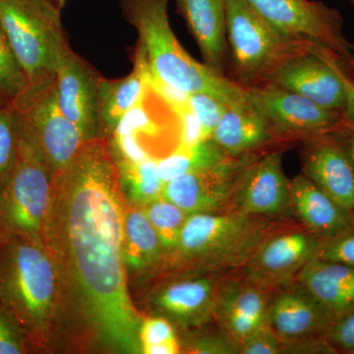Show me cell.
I'll list each match as a JSON object with an SVG mask.
<instances>
[{
	"label": "cell",
	"mask_w": 354,
	"mask_h": 354,
	"mask_svg": "<svg viewBox=\"0 0 354 354\" xmlns=\"http://www.w3.org/2000/svg\"><path fill=\"white\" fill-rule=\"evenodd\" d=\"M29 86L0 21V97L12 102Z\"/></svg>",
	"instance_id": "cell-29"
},
{
	"label": "cell",
	"mask_w": 354,
	"mask_h": 354,
	"mask_svg": "<svg viewBox=\"0 0 354 354\" xmlns=\"http://www.w3.org/2000/svg\"><path fill=\"white\" fill-rule=\"evenodd\" d=\"M230 158L212 138L190 146L179 145L158 160V176L165 184L183 174L221 164Z\"/></svg>",
	"instance_id": "cell-26"
},
{
	"label": "cell",
	"mask_w": 354,
	"mask_h": 354,
	"mask_svg": "<svg viewBox=\"0 0 354 354\" xmlns=\"http://www.w3.org/2000/svg\"><path fill=\"white\" fill-rule=\"evenodd\" d=\"M256 160L255 156L247 153L183 174L165 183L160 196L188 215L216 213L234 201L242 179Z\"/></svg>",
	"instance_id": "cell-11"
},
{
	"label": "cell",
	"mask_w": 354,
	"mask_h": 354,
	"mask_svg": "<svg viewBox=\"0 0 354 354\" xmlns=\"http://www.w3.org/2000/svg\"><path fill=\"white\" fill-rule=\"evenodd\" d=\"M295 279L335 318L354 308V266L312 259Z\"/></svg>",
	"instance_id": "cell-21"
},
{
	"label": "cell",
	"mask_w": 354,
	"mask_h": 354,
	"mask_svg": "<svg viewBox=\"0 0 354 354\" xmlns=\"http://www.w3.org/2000/svg\"><path fill=\"white\" fill-rule=\"evenodd\" d=\"M290 209L312 234L325 241L339 234L353 223L348 211L326 194L304 174L290 180Z\"/></svg>",
	"instance_id": "cell-20"
},
{
	"label": "cell",
	"mask_w": 354,
	"mask_h": 354,
	"mask_svg": "<svg viewBox=\"0 0 354 354\" xmlns=\"http://www.w3.org/2000/svg\"><path fill=\"white\" fill-rule=\"evenodd\" d=\"M169 0H120L123 17L136 29L153 82L189 95L205 93L228 106L247 102L245 87L216 73L187 53L172 31Z\"/></svg>",
	"instance_id": "cell-3"
},
{
	"label": "cell",
	"mask_w": 354,
	"mask_h": 354,
	"mask_svg": "<svg viewBox=\"0 0 354 354\" xmlns=\"http://www.w3.org/2000/svg\"><path fill=\"white\" fill-rule=\"evenodd\" d=\"M351 3H353V6H354V0H351Z\"/></svg>",
	"instance_id": "cell-44"
},
{
	"label": "cell",
	"mask_w": 354,
	"mask_h": 354,
	"mask_svg": "<svg viewBox=\"0 0 354 354\" xmlns=\"http://www.w3.org/2000/svg\"><path fill=\"white\" fill-rule=\"evenodd\" d=\"M270 302L262 286L249 281L228 283L218 291L214 312L225 335L239 348L247 337L268 324Z\"/></svg>",
	"instance_id": "cell-18"
},
{
	"label": "cell",
	"mask_w": 354,
	"mask_h": 354,
	"mask_svg": "<svg viewBox=\"0 0 354 354\" xmlns=\"http://www.w3.org/2000/svg\"><path fill=\"white\" fill-rule=\"evenodd\" d=\"M204 64L223 75L227 55V0H177Z\"/></svg>",
	"instance_id": "cell-19"
},
{
	"label": "cell",
	"mask_w": 354,
	"mask_h": 354,
	"mask_svg": "<svg viewBox=\"0 0 354 354\" xmlns=\"http://www.w3.org/2000/svg\"><path fill=\"white\" fill-rule=\"evenodd\" d=\"M150 78L145 57L137 46L134 68L129 75L118 80L102 77L99 88L101 137H111L123 116L140 101Z\"/></svg>",
	"instance_id": "cell-23"
},
{
	"label": "cell",
	"mask_w": 354,
	"mask_h": 354,
	"mask_svg": "<svg viewBox=\"0 0 354 354\" xmlns=\"http://www.w3.org/2000/svg\"><path fill=\"white\" fill-rule=\"evenodd\" d=\"M337 66L342 70V73L346 78H348L351 82L354 83V57L342 58L339 57L337 60Z\"/></svg>",
	"instance_id": "cell-40"
},
{
	"label": "cell",
	"mask_w": 354,
	"mask_h": 354,
	"mask_svg": "<svg viewBox=\"0 0 354 354\" xmlns=\"http://www.w3.org/2000/svg\"><path fill=\"white\" fill-rule=\"evenodd\" d=\"M342 76L346 90V106L344 111V123L346 129L354 131V83L346 78L342 72Z\"/></svg>",
	"instance_id": "cell-38"
},
{
	"label": "cell",
	"mask_w": 354,
	"mask_h": 354,
	"mask_svg": "<svg viewBox=\"0 0 354 354\" xmlns=\"http://www.w3.org/2000/svg\"><path fill=\"white\" fill-rule=\"evenodd\" d=\"M341 137L344 148H346V152H348L354 165V131L344 130V131L341 132Z\"/></svg>",
	"instance_id": "cell-41"
},
{
	"label": "cell",
	"mask_w": 354,
	"mask_h": 354,
	"mask_svg": "<svg viewBox=\"0 0 354 354\" xmlns=\"http://www.w3.org/2000/svg\"><path fill=\"white\" fill-rule=\"evenodd\" d=\"M218 288L214 279H189L169 283L155 295L156 306L185 325L205 322L215 310Z\"/></svg>",
	"instance_id": "cell-24"
},
{
	"label": "cell",
	"mask_w": 354,
	"mask_h": 354,
	"mask_svg": "<svg viewBox=\"0 0 354 354\" xmlns=\"http://www.w3.org/2000/svg\"><path fill=\"white\" fill-rule=\"evenodd\" d=\"M341 132L305 140L302 174L344 209L354 212V165Z\"/></svg>",
	"instance_id": "cell-15"
},
{
	"label": "cell",
	"mask_w": 354,
	"mask_h": 354,
	"mask_svg": "<svg viewBox=\"0 0 354 354\" xmlns=\"http://www.w3.org/2000/svg\"><path fill=\"white\" fill-rule=\"evenodd\" d=\"M17 139V116L12 104L0 106V197L12 169Z\"/></svg>",
	"instance_id": "cell-30"
},
{
	"label": "cell",
	"mask_w": 354,
	"mask_h": 354,
	"mask_svg": "<svg viewBox=\"0 0 354 354\" xmlns=\"http://www.w3.org/2000/svg\"><path fill=\"white\" fill-rule=\"evenodd\" d=\"M283 342L270 327L269 324L255 330L239 344V353L278 354L283 353Z\"/></svg>",
	"instance_id": "cell-35"
},
{
	"label": "cell",
	"mask_w": 354,
	"mask_h": 354,
	"mask_svg": "<svg viewBox=\"0 0 354 354\" xmlns=\"http://www.w3.org/2000/svg\"><path fill=\"white\" fill-rule=\"evenodd\" d=\"M165 255L157 232L142 207L125 203L123 215L122 259L134 271L150 269Z\"/></svg>",
	"instance_id": "cell-25"
},
{
	"label": "cell",
	"mask_w": 354,
	"mask_h": 354,
	"mask_svg": "<svg viewBox=\"0 0 354 354\" xmlns=\"http://www.w3.org/2000/svg\"><path fill=\"white\" fill-rule=\"evenodd\" d=\"M158 160L149 158L143 162H118L121 188L130 204L144 207L162 194V179L158 176Z\"/></svg>",
	"instance_id": "cell-27"
},
{
	"label": "cell",
	"mask_w": 354,
	"mask_h": 354,
	"mask_svg": "<svg viewBox=\"0 0 354 354\" xmlns=\"http://www.w3.org/2000/svg\"><path fill=\"white\" fill-rule=\"evenodd\" d=\"M180 353V346L178 341L164 342V344H153V346H142V353L144 354H177Z\"/></svg>",
	"instance_id": "cell-39"
},
{
	"label": "cell",
	"mask_w": 354,
	"mask_h": 354,
	"mask_svg": "<svg viewBox=\"0 0 354 354\" xmlns=\"http://www.w3.org/2000/svg\"><path fill=\"white\" fill-rule=\"evenodd\" d=\"M227 39L237 83L247 87L264 85L291 58L321 46L281 34L245 0H227Z\"/></svg>",
	"instance_id": "cell-6"
},
{
	"label": "cell",
	"mask_w": 354,
	"mask_h": 354,
	"mask_svg": "<svg viewBox=\"0 0 354 354\" xmlns=\"http://www.w3.org/2000/svg\"><path fill=\"white\" fill-rule=\"evenodd\" d=\"M53 0H0V21L28 82L57 75L70 48Z\"/></svg>",
	"instance_id": "cell-7"
},
{
	"label": "cell",
	"mask_w": 354,
	"mask_h": 354,
	"mask_svg": "<svg viewBox=\"0 0 354 354\" xmlns=\"http://www.w3.org/2000/svg\"><path fill=\"white\" fill-rule=\"evenodd\" d=\"M142 209L157 232L164 253L171 254L176 249L181 230L189 215L162 196Z\"/></svg>",
	"instance_id": "cell-28"
},
{
	"label": "cell",
	"mask_w": 354,
	"mask_h": 354,
	"mask_svg": "<svg viewBox=\"0 0 354 354\" xmlns=\"http://www.w3.org/2000/svg\"><path fill=\"white\" fill-rule=\"evenodd\" d=\"M66 1L67 0H53V2H55V3L57 4V6L59 7L60 9L64 8Z\"/></svg>",
	"instance_id": "cell-42"
},
{
	"label": "cell",
	"mask_w": 354,
	"mask_h": 354,
	"mask_svg": "<svg viewBox=\"0 0 354 354\" xmlns=\"http://www.w3.org/2000/svg\"><path fill=\"white\" fill-rule=\"evenodd\" d=\"M10 104V102H7L4 101V100L2 99L1 97H0V106H3V104Z\"/></svg>",
	"instance_id": "cell-43"
},
{
	"label": "cell",
	"mask_w": 354,
	"mask_h": 354,
	"mask_svg": "<svg viewBox=\"0 0 354 354\" xmlns=\"http://www.w3.org/2000/svg\"><path fill=\"white\" fill-rule=\"evenodd\" d=\"M339 57L332 50L317 46L281 65L266 84L302 95L323 108L344 113L346 90L337 64Z\"/></svg>",
	"instance_id": "cell-12"
},
{
	"label": "cell",
	"mask_w": 354,
	"mask_h": 354,
	"mask_svg": "<svg viewBox=\"0 0 354 354\" xmlns=\"http://www.w3.org/2000/svg\"><path fill=\"white\" fill-rule=\"evenodd\" d=\"M274 137L264 116L248 100L243 104L228 106L211 135L221 150L232 158L247 155Z\"/></svg>",
	"instance_id": "cell-22"
},
{
	"label": "cell",
	"mask_w": 354,
	"mask_h": 354,
	"mask_svg": "<svg viewBox=\"0 0 354 354\" xmlns=\"http://www.w3.org/2000/svg\"><path fill=\"white\" fill-rule=\"evenodd\" d=\"M281 34L307 39L342 58L354 57V46L344 34L337 9L316 0H245Z\"/></svg>",
	"instance_id": "cell-9"
},
{
	"label": "cell",
	"mask_w": 354,
	"mask_h": 354,
	"mask_svg": "<svg viewBox=\"0 0 354 354\" xmlns=\"http://www.w3.org/2000/svg\"><path fill=\"white\" fill-rule=\"evenodd\" d=\"M326 339L337 353L351 354L354 351V308L337 316L326 334Z\"/></svg>",
	"instance_id": "cell-34"
},
{
	"label": "cell",
	"mask_w": 354,
	"mask_h": 354,
	"mask_svg": "<svg viewBox=\"0 0 354 354\" xmlns=\"http://www.w3.org/2000/svg\"><path fill=\"white\" fill-rule=\"evenodd\" d=\"M274 223L265 216L232 213L188 216L176 249L174 264L199 272H216L246 266Z\"/></svg>",
	"instance_id": "cell-4"
},
{
	"label": "cell",
	"mask_w": 354,
	"mask_h": 354,
	"mask_svg": "<svg viewBox=\"0 0 354 354\" xmlns=\"http://www.w3.org/2000/svg\"><path fill=\"white\" fill-rule=\"evenodd\" d=\"M335 319L300 285L278 293L268 314V324L283 344L326 337Z\"/></svg>",
	"instance_id": "cell-16"
},
{
	"label": "cell",
	"mask_w": 354,
	"mask_h": 354,
	"mask_svg": "<svg viewBox=\"0 0 354 354\" xmlns=\"http://www.w3.org/2000/svg\"><path fill=\"white\" fill-rule=\"evenodd\" d=\"M17 324L0 304V354H23L31 349Z\"/></svg>",
	"instance_id": "cell-33"
},
{
	"label": "cell",
	"mask_w": 354,
	"mask_h": 354,
	"mask_svg": "<svg viewBox=\"0 0 354 354\" xmlns=\"http://www.w3.org/2000/svg\"><path fill=\"white\" fill-rule=\"evenodd\" d=\"M55 184L50 246L64 286L102 344L142 353L144 319L130 298L122 259L127 198L109 138L86 142Z\"/></svg>",
	"instance_id": "cell-1"
},
{
	"label": "cell",
	"mask_w": 354,
	"mask_h": 354,
	"mask_svg": "<svg viewBox=\"0 0 354 354\" xmlns=\"http://www.w3.org/2000/svg\"><path fill=\"white\" fill-rule=\"evenodd\" d=\"M245 91L247 100L264 116L274 136L306 140L348 130L344 113L323 108L295 93L267 84Z\"/></svg>",
	"instance_id": "cell-10"
},
{
	"label": "cell",
	"mask_w": 354,
	"mask_h": 354,
	"mask_svg": "<svg viewBox=\"0 0 354 354\" xmlns=\"http://www.w3.org/2000/svg\"><path fill=\"white\" fill-rule=\"evenodd\" d=\"M189 353L202 354L239 353V348L227 335H209L191 344Z\"/></svg>",
	"instance_id": "cell-37"
},
{
	"label": "cell",
	"mask_w": 354,
	"mask_h": 354,
	"mask_svg": "<svg viewBox=\"0 0 354 354\" xmlns=\"http://www.w3.org/2000/svg\"><path fill=\"white\" fill-rule=\"evenodd\" d=\"M15 160L0 197V234H23L50 245L57 184L17 120Z\"/></svg>",
	"instance_id": "cell-5"
},
{
	"label": "cell",
	"mask_w": 354,
	"mask_h": 354,
	"mask_svg": "<svg viewBox=\"0 0 354 354\" xmlns=\"http://www.w3.org/2000/svg\"><path fill=\"white\" fill-rule=\"evenodd\" d=\"M321 241L304 227L272 232L247 263V281L264 288L283 285L314 259Z\"/></svg>",
	"instance_id": "cell-13"
},
{
	"label": "cell",
	"mask_w": 354,
	"mask_h": 354,
	"mask_svg": "<svg viewBox=\"0 0 354 354\" xmlns=\"http://www.w3.org/2000/svg\"><path fill=\"white\" fill-rule=\"evenodd\" d=\"M10 104L57 183L88 142L59 108L57 75L30 84Z\"/></svg>",
	"instance_id": "cell-8"
},
{
	"label": "cell",
	"mask_w": 354,
	"mask_h": 354,
	"mask_svg": "<svg viewBox=\"0 0 354 354\" xmlns=\"http://www.w3.org/2000/svg\"><path fill=\"white\" fill-rule=\"evenodd\" d=\"M290 187L281 153L272 152L249 167L235 194V211L257 216H278L290 209Z\"/></svg>",
	"instance_id": "cell-17"
},
{
	"label": "cell",
	"mask_w": 354,
	"mask_h": 354,
	"mask_svg": "<svg viewBox=\"0 0 354 354\" xmlns=\"http://www.w3.org/2000/svg\"><path fill=\"white\" fill-rule=\"evenodd\" d=\"M314 259L354 266V218L339 234L320 242Z\"/></svg>",
	"instance_id": "cell-32"
},
{
	"label": "cell",
	"mask_w": 354,
	"mask_h": 354,
	"mask_svg": "<svg viewBox=\"0 0 354 354\" xmlns=\"http://www.w3.org/2000/svg\"><path fill=\"white\" fill-rule=\"evenodd\" d=\"M139 339L141 348L143 346H153L177 339L171 324L164 318H149L143 320L140 327Z\"/></svg>",
	"instance_id": "cell-36"
},
{
	"label": "cell",
	"mask_w": 354,
	"mask_h": 354,
	"mask_svg": "<svg viewBox=\"0 0 354 354\" xmlns=\"http://www.w3.org/2000/svg\"><path fill=\"white\" fill-rule=\"evenodd\" d=\"M186 97L188 106L199 124L202 138H211L212 133L228 109L227 104L205 93H194L186 95Z\"/></svg>",
	"instance_id": "cell-31"
},
{
	"label": "cell",
	"mask_w": 354,
	"mask_h": 354,
	"mask_svg": "<svg viewBox=\"0 0 354 354\" xmlns=\"http://www.w3.org/2000/svg\"><path fill=\"white\" fill-rule=\"evenodd\" d=\"M351 354H354V351H353V353H351Z\"/></svg>",
	"instance_id": "cell-45"
},
{
	"label": "cell",
	"mask_w": 354,
	"mask_h": 354,
	"mask_svg": "<svg viewBox=\"0 0 354 354\" xmlns=\"http://www.w3.org/2000/svg\"><path fill=\"white\" fill-rule=\"evenodd\" d=\"M102 76L70 50L57 71L59 108L86 141L101 137L100 123V81Z\"/></svg>",
	"instance_id": "cell-14"
},
{
	"label": "cell",
	"mask_w": 354,
	"mask_h": 354,
	"mask_svg": "<svg viewBox=\"0 0 354 354\" xmlns=\"http://www.w3.org/2000/svg\"><path fill=\"white\" fill-rule=\"evenodd\" d=\"M64 285L51 247L27 234H0V304L31 348L50 342Z\"/></svg>",
	"instance_id": "cell-2"
}]
</instances>
